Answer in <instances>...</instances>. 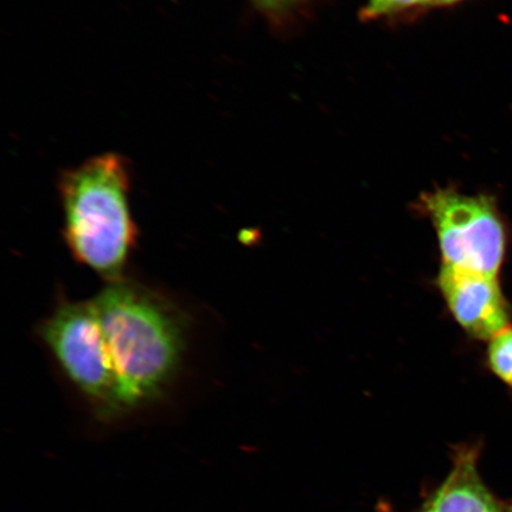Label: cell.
Segmentation results:
<instances>
[{"instance_id":"obj_1","label":"cell","mask_w":512,"mask_h":512,"mask_svg":"<svg viewBox=\"0 0 512 512\" xmlns=\"http://www.w3.org/2000/svg\"><path fill=\"white\" fill-rule=\"evenodd\" d=\"M92 302L125 411L159 399L181 368L188 328L182 311L124 279L112 281Z\"/></svg>"},{"instance_id":"obj_2","label":"cell","mask_w":512,"mask_h":512,"mask_svg":"<svg viewBox=\"0 0 512 512\" xmlns=\"http://www.w3.org/2000/svg\"><path fill=\"white\" fill-rule=\"evenodd\" d=\"M128 190L126 163L112 153L67 171L60 182L67 246L76 260L108 283L123 279L136 243Z\"/></svg>"},{"instance_id":"obj_3","label":"cell","mask_w":512,"mask_h":512,"mask_svg":"<svg viewBox=\"0 0 512 512\" xmlns=\"http://www.w3.org/2000/svg\"><path fill=\"white\" fill-rule=\"evenodd\" d=\"M42 341L67 379L101 415L125 412L94 304L63 303L44 320Z\"/></svg>"},{"instance_id":"obj_4","label":"cell","mask_w":512,"mask_h":512,"mask_svg":"<svg viewBox=\"0 0 512 512\" xmlns=\"http://www.w3.org/2000/svg\"><path fill=\"white\" fill-rule=\"evenodd\" d=\"M420 209L437 230L445 265L497 277L507 235L491 197L438 189L421 196Z\"/></svg>"},{"instance_id":"obj_5","label":"cell","mask_w":512,"mask_h":512,"mask_svg":"<svg viewBox=\"0 0 512 512\" xmlns=\"http://www.w3.org/2000/svg\"><path fill=\"white\" fill-rule=\"evenodd\" d=\"M438 287L453 317L470 336L492 339L509 329V306L495 277L444 264Z\"/></svg>"},{"instance_id":"obj_6","label":"cell","mask_w":512,"mask_h":512,"mask_svg":"<svg viewBox=\"0 0 512 512\" xmlns=\"http://www.w3.org/2000/svg\"><path fill=\"white\" fill-rule=\"evenodd\" d=\"M479 447H457L450 473L434 492L424 512H512V501H503L480 477Z\"/></svg>"},{"instance_id":"obj_7","label":"cell","mask_w":512,"mask_h":512,"mask_svg":"<svg viewBox=\"0 0 512 512\" xmlns=\"http://www.w3.org/2000/svg\"><path fill=\"white\" fill-rule=\"evenodd\" d=\"M488 360L495 375L512 388V329L491 339Z\"/></svg>"},{"instance_id":"obj_8","label":"cell","mask_w":512,"mask_h":512,"mask_svg":"<svg viewBox=\"0 0 512 512\" xmlns=\"http://www.w3.org/2000/svg\"><path fill=\"white\" fill-rule=\"evenodd\" d=\"M420 4H425V0H368L362 10V18L374 19L395 14V12L411 9Z\"/></svg>"},{"instance_id":"obj_9","label":"cell","mask_w":512,"mask_h":512,"mask_svg":"<svg viewBox=\"0 0 512 512\" xmlns=\"http://www.w3.org/2000/svg\"><path fill=\"white\" fill-rule=\"evenodd\" d=\"M261 5L266 6V8H285V6L292 5L298 0H256Z\"/></svg>"},{"instance_id":"obj_10","label":"cell","mask_w":512,"mask_h":512,"mask_svg":"<svg viewBox=\"0 0 512 512\" xmlns=\"http://www.w3.org/2000/svg\"><path fill=\"white\" fill-rule=\"evenodd\" d=\"M460 0H425V5L443 6L458 3Z\"/></svg>"},{"instance_id":"obj_11","label":"cell","mask_w":512,"mask_h":512,"mask_svg":"<svg viewBox=\"0 0 512 512\" xmlns=\"http://www.w3.org/2000/svg\"><path fill=\"white\" fill-rule=\"evenodd\" d=\"M384 512H389V511H384Z\"/></svg>"}]
</instances>
